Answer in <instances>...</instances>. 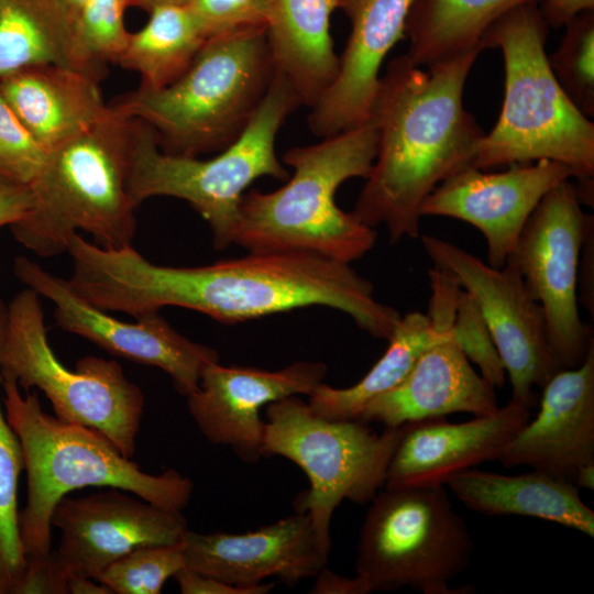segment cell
<instances>
[{
    "mask_svg": "<svg viewBox=\"0 0 594 594\" xmlns=\"http://www.w3.org/2000/svg\"><path fill=\"white\" fill-rule=\"evenodd\" d=\"M67 279L82 299L134 318L180 307L235 324L307 307L346 314L370 336L388 340L400 314L378 301L349 263L308 252H249L193 267L157 265L132 245L109 249L75 234Z\"/></svg>",
    "mask_w": 594,
    "mask_h": 594,
    "instance_id": "cell-1",
    "label": "cell"
},
{
    "mask_svg": "<svg viewBox=\"0 0 594 594\" xmlns=\"http://www.w3.org/2000/svg\"><path fill=\"white\" fill-rule=\"evenodd\" d=\"M477 53L428 68L405 55L381 75L370 119L376 157L353 213L367 227L385 226L392 244L420 237V209L444 179L472 165L485 134L463 106Z\"/></svg>",
    "mask_w": 594,
    "mask_h": 594,
    "instance_id": "cell-2",
    "label": "cell"
},
{
    "mask_svg": "<svg viewBox=\"0 0 594 594\" xmlns=\"http://www.w3.org/2000/svg\"><path fill=\"white\" fill-rule=\"evenodd\" d=\"M0 387L26 473V503L19 514L26 561L50 556L54 508L75 490L119 488L176 512L189 504L194 484L188 476L174 469L157 475L145 473L100 432L47 414L35 389L22 393L13 378L1 375Z\"/></svg>",
    "mask_w": 594,
    "mask_h": 594,
    "instance_id": "cell-3",
    "label": "cell"
},
{
    "mask_svg": "<svg viewBox=\"0 0 594 594\" xmlns=\"http://www.w3.org/2000/svg\"><path fill=\"white\" fill-rule=\"evenodd\" d=\"M548 24L538 2L518 4L486 31L482 50L501 48L505 96L494 128L480 140L472 166L551 160L570 166L581 204L593 206L594 123L569 99L546 54Z\"/></svg>",
    "mask_w": 594,
    "mask_h": 594,
    "instance_id": "cell-4",
    "label": "cell"
},
{
    "mask_svg": "<svg viewBox=\"0 0 594 594\" xmlns=\"http://www.w3.org/2000/svg\"><path fill=\"white\" fill-rule=\"evenodd\" d=\"M377 151V131L364 123L286 151L292 177L278 189L244 193L232 244L249 252H308L344 263L364 256L376 231L336 204L346 180L367 178Z\"/></svg>",
    "mask_w": 594,
    "mask_h": 594,
    "instance_id": "cell-5",
    "label": "cell"
},
{
    "mask_svg": "<svg viewBox=\"0 0 594 594\" xmlns=\"http://www.w3.org/2000/svg\"><path fill=\"white\" fill-rule=\"evenodd\" d=\"M136 120L112 105L96 122L47 153L31 188L34 206L10 226L18 243L40 257L67 252L84 231L97 245H132L139 207L129 189Z\"/></svg>",
    "mask_w": 594,
    "mask_h": 594,
    "instance_id": "cell-6",
    "label": "cell"
},
{
    "mask_svg": "<svg viewBox=\"0 0 594 594\" xmlns=\"http://www.w3.org/2000/svg\"><path fill=\"white\" fill-rule=\"evenodd\" d=\"M266 29L209 37L175 81L139 87L112 106L146 124L166 154L219 153L243 133L275 76Z\"/></svg>",
    "mask_w": 594,
    "mask_h": 594,
    "instance_id": "cell-7",
    "label": "cell"
},
{
    "mask_svg": "<svg viewBox=\"0 0 594 594\" xmlns=\"http://www.w3.org/2000/svg\"><path fill=\"white\" fill-rule=\"evenodd\" d=\"M301 100L289 81L275 73L272 84L239 139L208 160L162 152L154 132L136 120L129 189L139 206L152 197L188 202L209 224L213 246L232 244L245 190L260 177L286 180L275 142L286 119Z\"/></svg>",
    "mask_w": 594,
    "mask_h": 594,
    "instance_id": "cell-8",
    "label": "cell"
},
{
    "mask_svg": "<svg viewBox=\"0 0 594 594\" xmlns=\"http://www.w3.org/2000/svg\"><path fill=\"white\" fill-rule=\"evenodd\" d=\"M0 375L13 378L23 392L43 393L58 419L94 429L124 457L134 455L143 392L114 360L86 355L75 369L65 366L50 344L40 296L28 287L7 304Z\"/></svg>",
    "mask_w": 594,
    "mask_h": 594,
    "instance_id": "cell-9",
    "label": "cell"
},
{
    "mask_svg": "<svg viewBox=\"0 0 594 594\" xmlns=\"http://www.w3.org/2000/svg\"><path fill=\"white\" fill-rule=\"evenodd\" d=\"M262 458L279 455L309 480L295 507L307 513L321 543L330 549L336 508L349 499L371 502L384 486L387 468L407 424L373 432L360 420L329 419L289 396L265 407Z\"/></svg>",
    "mask_w": 594,
    "mask_h": 594,
    "instance_id": "cell-10",
    "label": "cell"
},
{
    "mask_svg": "<svg viewBox=\"0 0 594 594\" xmlns=\"http://www.w3.org/2000/svg\"><path fill=\"white\" fill-rule=\"evenodd\" d=\"M370 503L355 561L370 592L468 593L450 582L468 568L474 543L443 486L385 487Z\"/></svg>",
    "mask_w": 594,
    "mask_h": 594,
    "instance_id": "cell-11",
    "label": "cell"
},
{
    "mask_svg": "<svg viewBox=\"0 0 594 594\" xmlns=\"http://www.w3.org/2000/svg\"><path fill=\"white\" fill-rule=\"evenodd\" d=\"M588 213L570 179L550 189L528 218L506 263L540 304L549 349L559 370L579 366L594 343L579 311L576 273Z\"/></svg>",
    "mask_w": 594,
    "mask_h": 594,
    "instance_id": "cell-12",
    "label": "cell"
},
{
    "mask_svg": "<svg viewBox=\"0 0 594 594\" xmlns=\"http://www.w3.org/2000/svg\"><path fill=\"white\" fill-rule=\"evenodd\" d=\"M435 267L448 273L475 300L509 376L510 400L528 408L534 386L542 387L558 371L543 311L510 263L495 268L440 238L420 235Z\"/></svg>",
    "mask_w": 594,
    "mask_h": 594,
    "instance_id": "cell-13",
    "label": "cell"
},
{
    "mask_svg": "<svg viewBox=\"0 0 594 594\" xmlns=\"http://www.w3.org/2000/svg\"><path fill=\"white\" fill-rule=\"evenodd\" d=\"M12 270L19 282L53 304L58 328L110 354L164 371L183 396L197 389L207 365L219 362L217 350L178 332L160 311L123 321L82 299L67 279L28 256H16Z\"/></svg>",
    "mask_w": 594,
    "mask_h": 594,
    "instance_id": "cell-14",
    "label": "cell"
},
{
    "mask_svg": "<svg viewBox=\"0 0 594 594\" xmlns=\"http://www.w3.org/2000/svg\"><path fill=\"white\" fill-rule=\"evenodd\" d=\"M52 526L61 531V540L51 551V564L66 590L70 578L97 579L130 551L179 543L188 530L183 512L113 487L78 498L64 496L54 508Z\"/></svg>",
    "mask_w": 594,
    "mask_h": 594,
    "instance_id": "cell-15",
    "label": "cell"
},
{
    "mask_svg": "<svg viewBox=\"0 0 594 594\" xmlns=\"http://www.w3.org/2000/svg\"><path fill=\"white\" fill-rule=\"evenodd\" d=\"M571 178L570 166L551 160L509 165L499 173L469 165L431 191L420 215L453 218L479 229L487 244V264L501 268L542 197Z\"/></svg>",
    "mask_w": 594,
    "mask_h": 594,
    "instance_id": "cell-16",
    "label": "cell"
},
{
    "mask_svg": "<svg viewBox=\"0 0 594 594\" xmlns=\"http://www.w3.org/2000/svg\"><path fill=\"white\" fill-rule=\"evenodd\" d=\"M327 371L320 361H296L276 371L215 362L187 396L188 411L209 442L228 446L242 461L255 463L262 458V408L289 396H309Z\"/></svg>",
    "mask_w": 594,
    "mask_h": 594,
    "instance_id": "cell-17",
    "label": "cell"
},
{
    "mask_svg": "<svg viewBox=\"0 0 594 594\" xmlns=\"http://www.w3.org/2000/svg\"><path fill=\"white\" fill-rule=\"evenodd\" d=\"M185 566L238 586H256L275 576L296 586L327 565L330 549L318 538L307 513L279 519L244 534L187 530Z\"/></svg>",
    "mask_w": 594,
    "mask_h": 594,
    "instance_id": "cell-18",
    "label": "cell"
},
{
    "mask_svg": "<svg viewBox=\"0 0 594 594\" xmlns=\"http://www.w3.org/2000/svg\"><path fill=\"white\" fill-rule=\"evenodd\" d=\"M413 0H338L350 21L337 77L310 107L308 127L319 138L353 129L369 120L381 67L389 51L406 40Z\"/></svg>",
    "mask_w": 594,
    "mask_h": 594,
    "instance_id": "cell-19",
    "label": "cell"
},
{
    "mask_svg": "<svg viewBox=\"0 0 594 594\" xmlns=\"http://www.w3.org/2000/svg\"><path fill=\"white\" fill-rule=\"evenodd\" d=\"M542 389L537 417L525 424L497 461L574 484L578 473L594 464V343L579 366L557 371Z\"/></svg>",
    "mask_w": 594,
    "mask_h": 594,
    "instance_id": "cell-20",
    "label": "cell"
},
{
    "mask_svg": "<svg viewBox=\"0 0 594 594\" xmlns=\"http://www.w3.org/2000/svg\"><path fill=\"white\" fill-rule=\"evenodd\" d=\"M509 400L492 414L451 424L444 418L408 422L387 468L385 487L443 486L454 475L498 460L530 418Z\"/></svg>",
    "mask_w": 594,
    "mask_h": 594,
    "instance_id": "cell-21",
    "label": "cell"
},
{
    "mask_svg": "<svg viewBox=\"0 0 594 594\" xmlns=\"http://www.w3.org/2000/svg\"><path fill=\"white\" fill-rule=\"evenodd\" d=\"M498 407L495 387L474 371L452 331L427 348L402 383L370 402L358 420L397 427L455 413L483 416Z\"/></svg>",
    "mask_w": 594,
    "mask_h": 594,
    "instance_id": "cell-22",
    "label": "cell"
},
{
    "mask_svg": "<svg viewBox=\"0 0 594 594\" xmlns=\"http://www.w3.org/2000/svg\"><path fill=\"white\" fill-rule=\"evenodd\" d=\"M0 92L47 151L85 130L109 108L99 80L52 64L24 67L1 77Z\"/></svg>",
    "mask_w": 594,
    "mask_h": 594,
    "instance_id": "cell-23",
    "label": "cell"
},
{
    "mask_svg": "<svg viewBox=\"0 0 594 594\" xmlns=\"http://www.w3.org/2000/svg\"><path fill=\"white\" fill-rule=\"evenodd\" d=\"M447 485L473 512L534 517L594 537V512L583 503L579 487L539 470L504 475L472 468Z\"/></svg>",
    "mask_w": 594,
    "mask_h": 594,
    "instance_id": "cell-24",
    "label": "cell"
},
{
    "mask_svg": "<svg viewBox=\"0 0 594 594\" xmlns=\"http://www.w3.org/2000/svg\"><path fill=\"white\" fill-rule=\"evenodd\" d=\"M338 0H275L266 35L277 73L312 107L339 70L330 34Z\"/></svg>",
    "mask_w": 594,
    "mask_h": 594,
    "instance_id": "cell-25",
    "label": "cell"
},
{
    "mask_svg": "<svg viewBox=\"0 0 594 594\" xmlns=\"http://www.w3.org/2000/svg\"><path fill=\"white\" fill-rule=\"evenodd\" d=\"M52 64L100 81L103 68L86 54L77 14L65 0H0V78Z\"/></svg>",
    "mask_w": 594,
    "mask_h": 594,
    "instance_id": "cell-26",
    "label": "cell"
},
{
    "mask_svg": "<svg viewBox=\"0 0 594 594\" xmlns=\"http://www.w3.org/2000/svg\"><path fill=\"white\" fill-rule=\"evenodd\" d=\"M453 312L449 305L431 304L427 314L402 316L386 351L372 369L349 387L321 383L309 395L310 409L329 419L358 420L370 402L402 383L427 348L452 334Z\"/></svg>",
    "mask_w": 594,
    "mask_h": 594,
    "instance_id": "cell-27",
    "label": "cell"
},
{
    "mask_svg": "<svg viewBox=\"0 0 594 594\" xmlns=\"http://www.w3.org/2000/svg\"><path fill=\"white\" fill-rule=\"evenodd\" d=\"M539 0H413L405 36L406 56L418 67L433 66L482 52L491 25L509 9Z\"/></svg>",
    "mask_w": 594,
    "mask_h": 594,
    "instance_id": "cell-28",
    "label": "cell"
},
{
    "mask_svg": "<svg viewBox=\"0 0 594 594\" xmlns=\"http://www.w3.org/2000/svg\"><path fill=\"white\" fill-rule=\"evenodd\" d=\"M147 23L129 40L116 64L136 72L140 87L163 88L189 67L207 41L184 2L153 7Z\"/></svg>",
    "mask_w": 594,
    "mask_h": 594,
    "instance_id": "cell-29",
    "label": "cell"
},
{
    "mask_svg": "<svg viewBox=\"0 0 594 594\" xmlns=\"http://www.w3.org/2000/svg\"><path fill=\"white\" fill-rule=\"evenodd\" d=\"M6 315L7 304L0 298V338ZM23 470L21 444L6 418L0 396V594H14L26 568L18 508V484Z\"/></svg>",
    "mask_w": 594,
    "mask_h": 594,
    "instance_id": "cell-30",
    "label": "cell"
},
{
    "mask_svg": "<svg viewBox=\"0 0 594 594\" xmlns=\"http://www.w3.org/2000/svg\"><path fill=\"white\" fill-rule=\"evenodd\" d=\"M557 50L548 56L550 68L572 103L594 117V10L580 13L564 25Z\"/></svg>",
    "mask_w": 594,
    "mask_h": 594,
    "instance_id": "cell-31",
    "label": "cell"
},
{
    "mask_svg": "<svg viewBox=\"0 0 594 594\" xmlns=\"http://www.w3.org/2000/svg\"><path fill=\"white\" fill-rule=\"evenodd\" d=\"M184 566L182 542L144 546L112 562L96 580L116 594H158Z\"/></svg>",
    "mask_w": 594,
    "mask_h": 594,
    "instance_id": "cell-32",
    "label": "cell"
},
{
    "mask_svg": "<svg viewBox=\"0 0 594 594\" xmlns=\"http://www.w3.org/2000/svg\"><path fill=\"white\" fill-rule=\"evenodd\" d=\"M47 153L0 92V188L31 189L42 173Z\"/></svg>",
    "mask_w": 594,
    "mask_h": 594,
    "instance_id": "cell-33",
    "label": "cell"
},
{
    "mask_svg": "<svg viewBox=\"0 0 594 594\" xmlns=\"http://www.w3.org/2000/svg\"><path fill=\"white\" fill-rule=\"evenodd\" d=\"M130 0H87L77 13L80 43L88 57L105 69L117 63L130 33L124 25V11Z\"/></svg>",
    "mask_w": 594,
    "mask_h": 594,
    "instance_id": "cell-34",
    "label": "cell"
},
{
    "mask_svg": "<svg viewBox=\"0 0 594 594\" xmlns=\"http://www.w3.org/2000/svg\"><path fill=\"white\" fill-rule=\"evenodd\" d=\"M455 341L481 375L495 388L505 384V367L492 334L473 297L462 287L459 292L452 319Z\"/></svg>",
    "mask_w": 594,
    "mask_h": 594,
    "instance_id": "cell-35",
    "label": "cell"
},
{
    "mask_svg": "<svg viewBox=\"0 0 594 594\" xmlns=\"http://www.w3.org/2000/svg\"><path fill=\"white\" fill-rule=\"evenodd\" d=\"M275 0H184L206 38L266 26Z\"/></svg>",
    "mask_w": 594,
    "mask_h": 594,
    "instance_id": "cell-36",
    "label": "cell"
},
{
    "mask_svg": "<svg viewBox=\"0 0 594 594\" xmlns=\"http://www.w3.org/2000/svg\"><path fill=\"white\" fill-rule=\"evenodd\" d=\"M173 578L183 594H267L274 587V583L268 582L251 587L232 585L187 566L177 571Z\"/></svg>",
    "mask_w": 594,
    "mask_h": 594,
    "instance_id": "cell-37",
    "label": "cell"
},
{
    "mask_svg": "<svg viewBox=\"0 0 594 594\" xmlns=\"http://www.w3.org/2000/svg\"><path fill=\"white\" fill-rule=\"evenodd\" d=\"M578 302L594 319V216L588 215L584 228L576 273Z\"/></svg>",
    "mask_w": 594,
    "mask_h": 594,
    "instance_id": "cell-38",
    "label": "cell"
},
{
    "mask_svg": "<svg viewBox=\"0 0 594 594\" xmlns=\"http://www.w3.org/2000/svg\"><path fill=\"white\" fill-rule=\"evenodd\" d=\"M34 206L29 188H0V230L25 217Z\"/></svg>",
    "mask_w": 594,
    "mask_h": 594,
    "instance_id": "cell-39",
    "label": "cell"
},
{
    "mask_svg": "<svg viewBox=\"0 0 594 594\" xmlns=\"http://www.w3.org/2000/svg\"><path fill=\"white\" fill-rule=\"evenodd\" d=\"M538 7L548 26L559 29L580 13L594 10V0H539Z\"/></svg>",
    "mask_w": 594,
    "mask_h": 594,
    "instance_id": "cell-40",
    "label": "cell"
},
{
    "mask_svg": "<svg viewBox=\"0 0 594 594\" xmlns=\"http://www.w3.org/2000/svg\"><path fill=\"white\" fill-rule=\"evenodd\" d=\"M311 594H367L371 593L360 576L346 578L331 572L327 565L316 575Z\"/></svg>",
    "mask_w": 594,
    "mask_h": 594,
    "instance_id": "cell-41",
    "label": "cell"
},
{
    "mask_svg": "<svg viewBox=\"0 0 594 594\" xmlns=\"http://www.w3.org/2000/svg\"><path fill=\"white\" fill-rule=\"evenodd\" d=\"M67 590L72 594H112L110 588L92 578H70L67 581Z\"/></svg>",
    "mask_w": 594,
    "mask_h": 594,
    "instance_id": "cell-42",
    "label": "cell"
},
{
    "mask_svg": "<svg viewBox=\"0 0 594 594\" xmlns=\"http://www.w3.org/2000/svg\"><path fill=\"white\" fill-rule=\"evenodd\" d=\"M574 484L587 490L594 488V464L583 468L576 475Z\"/></svg>",
    "mask_w": 594,
    "mask_h": 594,
    "instance_id": "cell-43",
    "label": "cell"
},
{
    "mask_svg": "<svg viewBox=\"0 0 594 594\" xmlns=\"http://www.w3.org/2000/svg\"><path fill=\"white\" fill-rule=\"evenodd\" d=\"M184 0H130V6L150 11L153 7L167 2H183Z\"/></svg>",
    "mask_w": 594,
    "mask_h": 594,
    "instance_id": "cell-44",
    "label": "cell"
},
{
    "mask_svg": "<svg viewBox=\"0 0 594 594\" xmlns=\"http://www.w3.org/2000/svg\"><path fill=\"white\" fill-rule=\"evenodd\" d=\"M77 14L87 0H65Z\"/></svg>",
    "mask_w": 594,
    "mask_h": 594,
    "instance_id": "cell-45",
    "label": "cell"
}]
</instances>
